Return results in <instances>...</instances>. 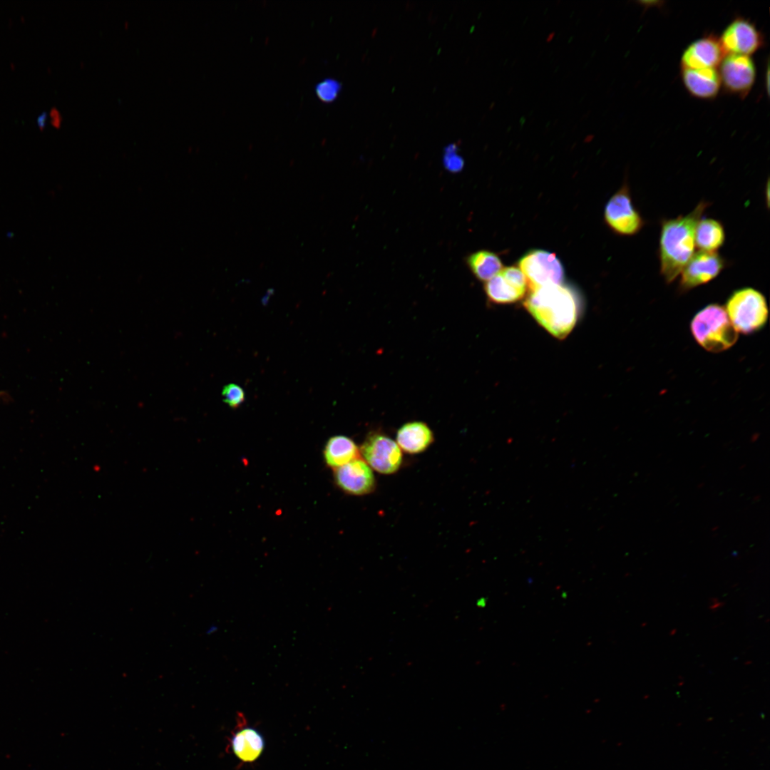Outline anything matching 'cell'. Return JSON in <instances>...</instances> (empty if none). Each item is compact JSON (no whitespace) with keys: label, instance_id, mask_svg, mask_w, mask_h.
<instances>
[{"label":"cell","instance_id":"obj_19","mask_svg":"<svg viewBox=\"0 0 770 770\" xmlns=\"http://www.w3.org/2000/svg\"><path fill=\"white\" fill-rule=\"evenodd\" d=\"M466 263L478 279L486 282L498 274L503 269L499 257L488 250H479L471 253L467 257Z\"/></svg>","mask_w":770,"mask_h":770},{"label":"cell","instance_id":"obj_22","mask_svg":"<svg viewBox=\"0 0 770 770\" xmlns=\"http://www.w3.org/2000/svg\"><path fill=\"white\" fill-rule=\"evenodd\" d=\"M456 148L455 145H450L446 148V153L444 156V164L451 171L460 170L463 165L462 158L455 153Z\"/></svg>","mask_w":770,"mask_h":770},{"label":"cell","instance_id":"obj_16","mask_svg":"<svg viewBox=\"0 0 770 770\" xmlns=\"http://www.w3.org/2000/svg\"><path fill=\"white\" fill-rule=\"evenodd\" d=\"M323 454L326 464L334 469L360 458L358 446L351 438L343 435L329 438L326 442Z\"/></svg>","mask_w":770,"mask_h":770},{"label":"cell","instance_id":"obj_11","mask_svg":"<svg viewBox=\"0 0 770 770\" xmlns=\"http://www.w3.org/2000/svg\"><path fill=\"white\" fill-rule=\"evenodd\" d=\"M334 478L338 488L351 496H364L376 488L373 470L361 458L334 469Z\"/></svg>","mask_w":770,"mask_h":770},{"label":"cell","instance_id":"obj_21","mask_svg":"<svg viewBox=\"0 0 770 770\" xmlns=\"http://www.w3.org/2000/svg\"><path fill=\"white\" fill-rule=\"evenodd\" d=\"M222 396L223 401L232 409L239 407L245 399V394L242 388L233 383L223 387Z\"/></svg>","mask_w":770,"mask_h":770},{"label":"cell","instance_id":"obj_3","mask_svg":"<svg viewBox=\"0 0 770 770\" xmlns=\"http://www.w3.org/2000/svg\"><path fill=\"white\" fill-rule=\"evenodd\" d=\"M690 329L696 342L713 353L732 347L738 339V332L724 308L718 304H711L700 309L692 318Z\"/></svg>","mask_w":770,"mask_h":770},{"label":"cell","instance_id":"obj_2","mask_svg":"<svg viewBox=\"0 0 770 770\" xmlns=\"http://www.w3.org/2000/svg\"><path fill=\"white\" fill-rule=\"evenodd\" d=\"M525 306L552 335L565 338L573 329L580 311L576 293L569 287L553 284L532 291Z\"/></svg>","mask_w":770,"mask_h":770},{"label":"cell","instance_id":"obj_12","mask_svg":"<svg viewBox=\"0 0 770 770\" xmlns=\"http://www.w3.org/2000/svg\"><path fill=\"white\" fill-rule=\"evenodd\" d=\"M726 55L719 38L708 35L692 42L681 57L682 68H717Z\"/></svg>","mask_w":770,"mask_h":770},{"label":"cell","instance_id":"obj_8","mask_svg":"<svg viewBox=\"0 0 770 770\" xmlns=\"http://www.w3.org/2000/svg\"><path fill=\"white\" fill-rule=\"evenodd\" d=\"M719 66L721 84L730 93L746 97L756 79V66L750 56L728 53Z\"/></svg>","mask_w":770,"mask_h":770},{"label":"cell","instance_id":"obj_26","mask_svg":"<svg viewBox=\"0 0 770 770\" xmlns=\"http://www.w3.org/2000/svg\"><path fill=\"white\" fill-rule=\"evenodd\" d=\"M554 35H555V33H554V32H553V33L550 34L548 35V36L547 37V39H546V41H547L548 42H550V41H551V40H552V39L553 38V37H554Z\"/></svg>","mask_w":770,"mask_h":770},{"label":"cell","instance_id":"obj_4","mask_svg":"<svg viewBox=\"0 0 770 770\" xmlns=\"http://www.w3.org/2000/svg\"><path fill=\"white\" fill-rule=\"evenodd\" d=\"M724 309L736 331L744 334L761 330L768 320L766 298L753 287L734 291L728 297Z\"/></svg>","mask_w":770,"mask_h":770},{"label":"cell","instance_id":"obj_10","mask_svg":"<svg viewBox=\"0 0 770 770\" xmlns=\"http://www.w3.org/2000/svg\"><path fill=\"white\" fill-rule=\"evenodd\" d=\"M726 54L750 56L764 43L762 34L749 20L739 17L733 20L719 38Z\"/></svg>","mask_w":770,"mask_h":770},{"label":"cell","instance_id":"obj_6","mask_svg":"<svg viewBox=\"0 0 770 770\" xmlns=\"http://www.w3.org/2000/svg\"><path fill=\"white\" fill-rule=\"evenodd\" d=\"M605 220L614 232L622 236L635 235L644 227L645 220L635 207L626 183L607 201Z\"/></svg>","mask_w":770,"mask_h":770},{"label":"cell","instance_id":"obj_13","mask_svg":"<svg viewBox=\"0 0 770 770\" xmlns=\"http://www.w3.org/2000/svg\"><path fill=\"white\" fill-rule=\"evenodd\" d=\"M229 748L241 762L252 763L262 754L265 740L257 729L249 726L240 727L232 734Z\"/></svg>","mask_w":770,"mask_h":770},{"label":"cell","instance_id":"obj_9","mask_svg":"<svg viewBox=\"0 0 770 770\" xmlns=\"http://www.w3.org/2000/svg\"><path fill=\"white\" fill-rule=\"evenodd\" d=\"M726 264L717 252L699 250L694 253L679 274V291L685 292L709 282L722 272Z\"/></svg>","mask_w":770,"mask_h":770},{"label":"cell","instance_id":"obj_1","mask_svg":"<svg viewBox=\"0 0 770 770\" xmlns=\"http://www.w3.org/2000/svg\"><path fill=\"white\" fill-rule=\"evenodd\" d=\"M709 205L702 200L688 214L662 220L658 257L660 274L667 283L678 277L694 255L696 226Z\"/></svg>","mask_w":770,"mask_h":770},{"label":"cell","instance_id":"obj_14","mask_svg":"<svg viewBox=\"0 0 770 770\" xmlns=\"http://www.w3.org/2000/svg\"><path fill=\"white\" fill-rule=\"evenodd\" d=\"M681 76L687 91L698 98H715L722 86L717 68H682Z\"/></svg>","mask_w":770,"mask_h":770},{"label":"cell","instance_id":"obj_24","mask_svg":"<svg viewBox=\"0 0 770 770\" xmlns=\"http://www.w3.org/2000/svg\"><path fill=\"white\" fill-rule=\"evenodd\" d=\"M47 118V113L46 111L42 112L37 118L36 123L41 129H43L45 126Z\"/></svg>","mask_w":770,"mask_h":770},{"label":"cell","instance_id":"obj_23","mask_svg":"<svg viewBox=\"0 0 770 770\" xmlns=\"http://www.w3.org/2000/svg\"><path fill=\"white\" fill-rule=\"evenodd\" d=\"M50 115L51 118H52L51 123L54 126L58 127L61 123V115L58 111L55 108H52L51 110Z\"/></svg>","mask_w":770,"mask_h":770},{"label":"cell","instance_id":"obj_15","mask_svg":"<svg viewBox=\"0 0 770 770\" xmlns=\"http://www.w3.org/2000/svg\"><path fill=\"white\" fill-rule=\"evenodd\" d=\"M433 441V431L422 421L404 423L398 429L396 436V442L401 450L409 454L425 451Z\"/></svg>","mask_w":770,"mask_h":770},{"label":"cell","instance_id":"obj_17","mask_svg":"<svg viewBox=\"0 0 770 770\" xmlns=\"http://www.w3.org/2000/svg\"><path fill=\"white\" fill-rule=\"evenodd\" d=\"M722 223L714 218L700 219L695 229V245L701 251L717 252L725 242Z\"/></svg>","mask_w":770,"mask_h":770},{"label":"cell","instance_id":"obj_20","mask_svg":"<svg viewBox=\"0 0 770 770\" xmlns=\"http://www.w3.org/2000/svg\"><path fill=\"white\" fill-rule=\"evenodd\" d=\"M341 89L340 83L332 78H327L316 86L315 91L317 96L324 102L334 101Z\"/></svg>","mask_w":770,"mask_h":770},{"label":"cell","instance_id":"obj_25","mask_svg":"<svg viewBox=\"0 0 770 770\" xmlns=\"http://www.w3.org/2000/svg\"><path fill=\"white\" fill-rule=\"evenodd\" d=\"M217 626H211V627H210V628H209V629L207 630V634H212V632H215V631L217 630Z\"/></svg>","mask_w":770,"mask_h":770},{"label":"cell","instance_id":"obj_5","mask_svg":"<svg viewBox=\"0 0 770 770\" xmlns=\"http://www.w3.org/2000/svg\"><path fill=\"white\" fill-rule=\"evenodd\" d=\"M518 266L531 291L545 286L560 284L564 278V270L560 260L548 251L531 250L520 259Z\"/></svg>","mask_w":770,"mask_h":770},{"label":"cell","instance_id":"obj_18","mask_svg":"<svg viewBox=\"0 0 770 770\" xmlns=\"http://www.w3.org/2000/svg\"><path fill=\"white\" fill-rule=\"evenodd\" d=\"M526 288L522 287L500 272L488 280L485 284V292L488 298L495 303H512L523 297Z\"/></svg>","mask_w":770,"mask_h":770},{"label":"cell","instance_id":"obj_7","mask_svg":"<svg viewBox=\"0 0 770 770\" xmlns=\"http://www.w3.org/2000/svg\"><path fill=\"white\" fill-rule=\"evenodd\" d=\"M360 456L372 470L389 475L403 463L402 451L395 441L380 433L369 434L359 447Z\"/></svg>","mask_w":770,"mask_h":770}]
</instances>
